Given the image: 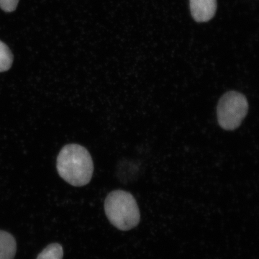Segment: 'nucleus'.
Instances as JSON below:
<instances>
[{"label":"nucleus","mask_w":259,"mask_h":259,"mask_svg":"<svg viewBox=\"0 0 259 259\" xmlns=\"http://www.w3.org/2000/svg\"><path fill=\"white\" fill-rule=\"evenodd\" d=\"M107 219L120 231H130L139 225L141 214L134 196L123 190H115L107 195L105 202Z\"/></svg>","instance_id":"obj_2"},{"label":"nucleus","mask_w":259,"mask_h":259,"mask_svg":"<svg viewBox=\"0 0 259 259\" xmlns=\"http://www.w3.org/2000/svg\"><path fill=\"white\" fill-rule=\"evenodd\" d=\"M191 14L197 23L209 21L215 15L217 0H190Z\"/></svg>","instance_id":"obj_4"},{"label":"nucleus","mask_w":259,"mask_h":259,"mask_svg":"<svg viewBox=\"0 0 259 259\" xmlns=\"http://www.w3.org/2000/svg\"><path fill=\"white\" fill-rule=\"evenodd\" d=\"M17 251V243L10 233L0 231V259H13Z\"/></svg>","instance_id":"obj_5"},{"label":"nucleus","mask_w":259,"mask_h":259,"mask_svg":"<svg viewBox=\"0 0 259 259\" xmlns=\"http://www.w3.org/2000/svg\"><path fill=\"white\" fill-rule=\"evenodd\" d=\"M19 0H0V8L7 13H11L16 10Z\"/></svg>","instance_id":"obj_8"},{"label":"nucleus","mask_w":259,"mask_h":259,"mask_svg":"<svg viewBox=\"0 0 259 259\" xmlns=\"http://www.w3.org/2000/svg\"><path fill=\"white\" fill-rule=\"evenodd\" d=\"M13 62V56L9 47L0 40V72L8 71Z\"/></svg>","instance_id":"obj_7"},{"label":"nucleus","mask_w":259,"mask_h":259,"mask_svg":"<svg viewBox=\"0 0 259 259\" xmlns=\"http://www.w3.org/2000/svg\"><path fill=\"white\" fill-rule=\"evenodd\" d=\"M64 250L59 243H51L46 247L41 253L37 255V259H63Z\"/></svg>","instance_id":"obj_6"},{"label":"nucleus","mask_w":259,"mask_h":259,"mask_svg":"<svg viewBox=\"0 0 259 259\" xmlns=\"http://www.w3.org/2000/svg\"><path fill=\"white\" fill-rule=\"evenodd\" d=\"M248 111L246 97L238 92H228L218 102V123L226 131H234L241 125Z\"/></svg>","instance_id":"obj_3"},{"label":"nucleus","mask_w":259,"mask_h":259,"mask_svg":"<svg viewBox=\"0 0 259 259\" xmlns=\"http://www.w3.org/2000/svg\"><path fill=\"white\" fill-rule=\"evenodd\" d=\"M57 170L61 178L70 185L82 187L88 185L93 177V158L83 146L66 145L58 156Z\"/></svg>","instance_id":"obj_1"}]
</instances>
